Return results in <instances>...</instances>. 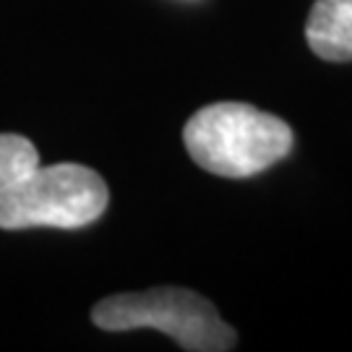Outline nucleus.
<instances>
[{
    "label": "nucleus",
    "mask_w": 352,
    "mask_h": 352,
    "mask_svg": "<svg viewBox=\"0 0 352 352\" xmlns=\"http://www.w3.org/2000/svg\"><path fill=\"white\" fill-rule=\"evenodd\" d=\"M292 128L245 102H217L190 115L183 144L201 170L219 177H253L285 160Z\"/></svg>",
    "instance_id": "f257e3e1"
},
{
    "label": "nucleus",
    "mask_w": 352,
    "mask_h": 352,
    "mask_svg": "<svg viewBox=\"0 0 352 352\" xmlns=\"http://www.w3.org/2000/svg\"><path fill=\"white\" fill-rule=\"evenodd\" d=\"M91 321L104 331L157 329L190 352H227L238 344L235 329L222 321L212 300L186 287L110 295L91 308Z\"/></svg>",
    "instance_id": "f03ea898"
},
{
    "label": "nucleus",
    "mask_w": 352,
    "mask_h": 352,
    "mask_svg": "<svg viewBox=\"0 0 352 352\" xmlns=\"http://www.w3.org/2000/svg\"><path fill=\"white\" fill-rule=\"evenodd\" d=\"M107 201V183L91 167L76 162L37 167L0 188V230H78L97 222Z\"/></svg>",
    "instance_id": "7ed1b4c3"
},
{
    "label": "nucleus",
    "mask_w": 352,
    "mask_h": 352,
    "mask_svg": "<svg viewBox=\"0 0 352 352\" xmlns=\"http://www.w3.org/2000/svg\"><path fill=\"white\" fill-rule=\"evenodd\" d=\"M305 42L327 63H350L352 0H316L305 21Z\"/></svg>",
    "instance_id": "20e7f679"
},
{
    "label": "nucleus",
    "mask_w": 352,
    "mask_h": 352,
    "mask_svg": "<svg viewBox=\"0 0 352 352\" xmlns=\"http://www.w3.org/2000/svg\"><path fill=\"white\" fill-rule=\"evenodd\" d=\"M39 167V151L19 133H0V188Z\"/></svg>",
    "instance_id": "39448f33"
}]
</instances>
